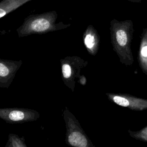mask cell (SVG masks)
Here are the masks:
<instances>
[{"instance_id":"1","label":"cell","mask_w":147,"mask_h":147,"mask_svg":"<svg viewBox=\"0 0 147 147\" xmlns=\"http://www.w3.org/2000/svg\"><path fill=\"white\" fill-rule=\"evenodd\" d=\"M111 43L119 61L126 66L131 65L134 57L131 44L133 38V22L130 20L118 21L113 19L110 26Z\"/></svg>"},{"instance_id":"2","label":"cell","mask_w":147,"mask_h":147,"mask_svg":"<svg viewBox=\"0 0 147 147\" xmlns=\"http://www.w3.org/2000/svg\"><path fill=\"white\" fill-rule=\"evenodd\" d=\"M58 15L56 11H50L41 14H31L24 19L22 25L17 29L19 37L31 34H42L67 28L70 24L63 22L56 23Z\"/></svg>"},{"instance_id":"3","label":"cell","mask_w":147,"mask_h":147,"mask_svg":"<svg viewBox=\"0 0 147 147\" xmlns=\"http://www.w3.org/2000/svg\"><path fill=\"white\" fill-rule=\"evenodd\" d=\"M63 117L66 127V144L74 147H95L79 121L67 106L63 111Z\"/></svg>"},{"instance_id":"4","label":"cell","mask_w":147,"mask_h":147,"mask_svg":"<svg viewBox=\"0 0 147 147\" xmlns=\"http://www.w3.org/2000/svg\"><path fill=\"white\" fill-rule=\"evenodd\" d=\"M61 79L64 84L72 92L74 91L76 79L80 76V71L88 64V61L78 56H67L60 59Z\"/></svg>"},{"instance_id":"5","label":"cell","mask_w":147,"mask_h":147,"mask_svg":"<svg viewBox=\"0 0 147 147\" xmlns=\"http://www.w3.org/2000/svg\"><path fill=\"white\" fill-rule=\"evenodd\" d=\"M40 113L35 110L26 108H1L0 118L9 124H20L37 121Z\"/></svg>"},{"instance_id":"6","label":"cell","mask_w":147,"mask_h":147,"mask_svg":"<svg viewBox=\"0 0 147 147\" xmlns=\"http://www.w3.org/2000/svg\"><path fill=\"white\" fill-rule=\"evenodd\" d=\"M106 95L108 99L123 107L134 111H143L147 109V99L128 94L107 92Z\"/></svg>"},{"instance_id":"7","label":"cell","mask_w":147,"mask_h":147,"mask_svg":"<svg viewBox=\"0 0 147 147\" xmlns=\"http://www.w3.org/2000/svg\"><path fill=\"white\" fill-rule=\"evenodd\" d=\"M22 64V60L0 59V87L7 88L13 82L17 71Z\"/></svg>"},{"instance_id":"8","label":"cell","mask_w":147,"mask_h":147,"mask_svg":"<svg viewBox=\"0 0 147 147\" xmlns=\"http://www.w3.org/2000/svg\"><path fill=\"white\" fill-rule=\"evenodd\" d=\"M83 40L88 53L92 56H95L99 48L100 36L92 25H89L84 32Z\"/></svg>"},{"instance_id":"9","label":"cell","mask_w":147,"mask_h":147,"mask_svg":"<svg viewBox=\"0 0 147 147\" xmlns=\"http://www.w3.org/2000/svg\"><path fill=\"white\" fill-rule=\"evenodd\" d=\"M137 60L142 72L147 75V28L142 30L140 36Z\"/></svg>"},{"instance_id":"10","label":"cell","mask_w":147,"mask_h":147,"mask_svg":"<svg viewBox=\"0 0 147 147\" xmlns=\"http://www.w3.org/2000/svg\"><path fill=\"white\" fill-rule=\"evenodd\" d=\"M32 0H2L0 2V18Z\"/></svg>"},{"instance_id":"11","label":"cell","mask_w":147,"mask_h":147,"mask_svg":"<svg viewBox=\"0 0 147 147\" xmlns=\"http://www.w3.org/2000/svg\"><path fill=\"white\" fill-rule=\"evenodd\" d=\"M5 147H26L24 138H20L18 135L14 133H10L8 136V140Z\"/></svg>"},{"instance_id":"12","label":"cell","mask_w":147,"mask_h":147,"mask_svg":"<svg viewBox=\"0 0 147 147\" xmlns=\"http://www.w3.org/2000/svg\"><path fill=\"white\" fill-rule=\"evenodd\" d=\"M127 131L129 136L133 138L147 142V125L138 131H133L129 129Z\"/></svg>"},{"instance_id":"13","label":"cell","mask_w":147,"mask_h":147,"mask_svg":"<svg viewBox=\"0 0 147 147\" xmlns=\"http://www.w3.org/2000/svg\"><path fill=\"white\" fill-rule=\"evenodd\" d=\"M78 79H79L78 82L80 83V84H81L82 85H85L86 84V79L84 77V76L80 75Z\"/></svg>"},{"instance_id":"14","label":"cell","mask_w":147,"mask_h":147,"mask_svg":"<svg viewBox=\"0 0 147 147\" xmlns=\"http://www.w3.org/2000/svg\"><path fill=\"white\" fill-rule=\"evenodd\" d=\"M129 1H130V2H141L142 0H127Z\"/></svg>"}]
</instances>
